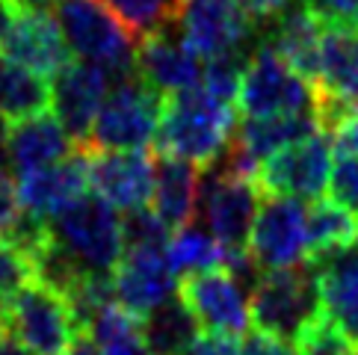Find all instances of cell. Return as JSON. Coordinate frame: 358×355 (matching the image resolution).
Masks as SVG:
<instances>
[{"label": "cell", "instance_id": "6da1fadb", "mask_svg": "<svg viewBox=\"0 0 358 355\" xmlns=\"http://www.w3.org/2000/svg\"><path fill=\"white\" fill-rule=\"evenodd\" d=\"M237 107L222 104L204 89H187L163 98L157 151L196 163L199 169L216 166L237 131Z\"/></svg>", "mask_w": 358, "mask_h": 355}, {"label": "cell", "instance_id": "7a4b0ae2", "mask_svg": "<svg viewBox=\"0 0 358 355\" xmlns=\"http://www.w3.org/2000/svg\"><path fill=\"white\" fill-rule=\"evenodd\" d=\"M57 24L71 57L101 66L113 80L136 74V36L101 0H62L57 3Z\"/></svg>", "mask_w": 358, "mask_h": 355}, {"label": "cell", "instance_id": "3957f363", "mask_svg": "<svg viewBox=\"0 0 358 355\" xmlns=\"http://www.w3.org/2000/svg\"><path fill=\"white\" fill-rule=\"evenodd\" d=\"M50 237L80 273L113 275L124 255V231L116 208L101 196H83L50 219Z\"/></svg>", "mask_w": 358, "mask_h": 355}, {"label": "cell", "instance_id": "277c9868", "mask_svg": "<svg viewBox=\"0 0 358 355\" xmlns=\"http://www.w3.org/2000/svg\"><path fill=\"white\" fill-rule=\"evenodd\" d=\"M323 311L320 282L311 263L261 273L249 296V317L258 332L296 344L302 328Z\"/></svg>", "mask_w": 358, "mask_h": 355}, {"label": "cell", "instance_id": "5b68a950", "mask_svg": "<svg viewBox=\"0 0 358 355\" xmlns=\"http://www.w3.org/2000/svg\"><path fill=\"white\" fill-rule=\"evenodd\" d=\"M163 95L143 78H122L110 89L92 124L86 148L92 151H143L157 139Z\"/></svg>", "mask_w": 358, "mask_h": 355}, {"label": "cell", "instance_id": "8992f818", "mask_svg": "<svg viewBox=\"0 0 358 355\" xmlns=\"http://www.w3.org/2000/svg\"><path fill=\"white\" fill-rule=\"evenodd\" d=\"M320 89L296 74L270 42H258L240 89L243 116H317Z\"/></svg>", "mask_w": 358, "mask_h": 355}, {"label": "cell", "instance_id": "52a82bcc", "mask_svg": "<svg viewBox=\"0 0 358 355\" xmlns=\"http://www.w3.org/2000/svg\"><path fill=\"white\" fill-rule=\"evenodd\" d=\"M6 328L36 355H62L83 335L69 296L39 278L9 299Z\"/></svg>", "mask_w": 358, "mask_h": 355}, {"label": "cell", "instance_id": "ba28073f", "mask_svg": "<svg viewBox=\"0 0 358 355\" xmlns=\"http://www.w3.org/2000/svg\"><path fill=\"white\" fill-rule=\"evenodd\" d=\"M261 187L255 178L216 163L208 175H201L199 187V213L208 231L220 240L225 252H246L252 225L261 208Z\"/></svg>", "mask_w": 358, "mask_h": 355}, {"label": "cell", "instance_id": "9c48e42d", "mask_svg": "<svg viewBox=\"0 0 358 355\" xmlns=\"http://www.w3.org/2000/svg\"><path fill=\"white\" fill-rule=\"evenodd\" d=\"M249 255L261 273L290 270L308 258V208L290 196H264L252 225Z\"/></svg>", "mask_w": 358, "mask_h": 355}, {"label": "cell", "instance_id": "30bf717a", "mask_svg": "<svg viewBox=\"0 0 358 355\" xmlns=\"http://www.w3.org/2000/svg\"><path fill=\"white\" fill-rule=\"evenodd\" d=\"M175 27L201 59H220L246 54L258 24L243 0H184Z\"/></svg>", "mask_w": 358, "mask_h": 355}, {"label": "cell", "instance_id": "8fae6325", "mask_svg": "<svg viewBox=\"0 0 358 355\" xmlns=\"http://www.w3.org/2000/svg\"><path fill=\"white\" fill-rule=\"evenodd\" d=\"M331 175V139L326 131L299 139L287 148L275 151L261 163L258 181L264 196H290L299 201H320L329 189Z\"/></svg>", "mask_w": 358, "mask_h": 355}, {"label": "cell", "instance_id": "7c38bea8", "mask_svg": "<svg viewBox=\"0 0 358 355\" xmlns=\"http://www.w3.org/2000/svg\"><path fill=\"white\" fill-rule=\"evenodd\" d=\"M317 119L326 133L358 110V30L326 24L320 45Z\"/></svg>", "mask_w": 358, "mask_h": 355}, {"label": "cell", "instance_id": "4fadbf2b", "mask_svg": "<svg viewBox=\"0 0 358 355\" xmlns=\"http://www.w3.org/2000/svg\"><path fill=\"white\" fill-rule=\"evenodd\" d=\"M110 83L113 78L104 68L83 59H71L59 74H54L50 113L59 119V124L69 131V136L78 145L89 143L92 124L110 95Z\"/></svg>", "mask_w": 358, "mask_h": 355}, {"label": "cell", "instance_id": "5bb4252c", "mask_svg": "<svg viewBox=\"0 0 358 355\" xmlns=\"http://www.w3.org/2000/svg\"><path fill=\"white\" fill-rule=\"evenodd\" d=\"M89 187L116 210H139L155 196V157L148 151H92Z\"/></svg>", "mask_w": 358, "mask_h": 355}, {"label": "cell", "instance_id": "9a60e30c", "mask_svg": "<svg viewBox=\"0 0 358 355\" xmlns=\"http://www.w3.org/2000/svg\"><path fill=\"white\" fill-rule=\"evenodd\" d=\"M0 54L33 68L42 78H54L71 62V50L57 18L48 9L30 6H15L12 24L0 42Z\"/></svg>", "mask_w": 358, "mask_h": 355}, {"label": "cell", "instance_id": "2e32d148", "mask_svg": "<svg viewBox=\"0 0 358 355\" xmlns=\"http://www.w3.org/2000/svg\"><path fill=\"white\" fill-rule=\"evenodd\" d=\"M178 284L181 282L166 261V249H124L119 266L113 270L116 302L136 320L175 296Z\"/></svg>", "mask_w": 358, "mask_h": 355}, {"label": "cell", "instance_id": "e0dca14e", "mask_svg": "<svg viewBox=\"0 0 358 355\" xmlns=\"http://www.w3.org/2000/svg\"><path fill=\"white\" fill-rule=\"evenodd\" d=\"M201 74V57L184 42L175 24L145 36L136 48V78H143L163 98L199 89Z\"/></svg>", "mask_w": 358, "mask_h": 355}, {"label": "cell", "instance_id": "ac0fdd59", "mask_svg": "<svg viewBox=\"0 0 358 355\" xmlns=\"http://www.w3.org/2000/svg\"><path fill=\"white\" fill-rule=\"evenodd\" d=\"M0 148L15 178L42 172L54 163L66 160L78 143L69 136V131L59 124L54 113H39V116L21 119L3 124V136H0Z\"/></svg>", "mask_w": 358, "mask_h": 355}, {"label": "cell", "instance_id": "d6986e66", "mask_svg": "<svg viewBox=\"0 0 358 355\" xmlns=\"http://www.w3.org/2000/svg\"><path fill=\"white\" fill-rule=\"evenodd\" d=\"M178 294L193 308L199 323H204L208 328H216V332L240 335L252 323L246 287L225 266L222 270H208V273L181 278Z\"/></svg>", "mask_w": 358, "mask_h": 355}, {"label": "cell", "instance_id": "ffe728a7", "mask_svg": "<svg viewBox=\"0 0 358 355\" xmlns=\"http://www.w3.org/2000/svg\"><path fill=\"white\" fill-rule=\"evenodd\" d=\"M21 210L42 219H54L78 198L86 196L89 187V148L78 145L66 160L54 163L42 172L24 175L15 181Z\"/></svg>", "mask_w": 358, "mask_h": 355}, {"label": "cell", "instance_id": "44dd1931", "mask_svg": "<svg viewBox=\"0 0 358 355\" xmlns=\"http://www.w3.org/2000/svg\"><path fill=\"white\" fill-rule=\"evenodd\" d=\"M199 187H201V169L196 163H187L169 154H160L155 160V196H151V205H155V213L172 234L196 219Z\"/></svg>", "mask_w": 358, "mask_h": 355}, {"label": "cell", "instance_id": "7402d4cb", "mask_svg": "<svg viewBox=\"0 0 358 355\" xmlns=\"http://www.w3.org/2000/svg\"><path fill=\"white\" fill-rule=\"evenodd\" d=\"M323 30H326V24L320 21L305 3H296L270 27L266 42L275 48V54L285 59L293 71L302 74L305 80H311L317 86Z\"/></svg>", "mask_w": 358, "mask_h": 355}, {"label": "cell", "instance_id": "603a6c76", "mask_svg": "<svg viewBox=\"0 0 358 355\" xmlns=\"http://www.w3.org/2000/svg\"><path fill=\"white\" fill-rule=\"evenodd\" d=\"M305 263H311L317 270L323 311L335 317L358 340V255L352 249H347Z\"/></svg>", "mask_w": 358, "mask_h": 355}, {"label": "cell", "instance_id": "cb8c5ba5", "mask_svg": "<svg viewBox=\"0 0 358 355\" xmlns=\"http://www.w3.org/2000/svg\"><path fill=\"white\" fill-rule=\"evenodd\" d=\"M139 335L155 355H184L201 335V323L181 294H175L139 320Z\"/></svg>", "mask_w": 358, "mask_h": 355}, {"label": "cell", "instance_id": "d4e9b609", "mask_svg": "<svg viewBox=\"0 0 358 355\" xmlns=\"http://www.w3.org/2000/svg\"><path fill=\"white\" fill-rule=\"evenodd\" d=\"M50 110V83L33 68L0 54V124H12Z\"/></svg>", "mask_w": 358, "mask_h": 355}, {"label": "cell", "instance_id": "484cf974", "mask_svg": "<svg viewBox=\"0 0 358 355\" xmlns=\"http://www.w3.org/2000/svg\"><path fill=\"white\" fill-rule=\"evenodd\" d=\"M166 261H169L172 273L178 275V282L196 273L208 270H222L225 266V249L210 231H204L199 225H184L169 237L166 243Z\"/></svg>", "mask_w": 358, "mask_h": 355}, {"label": "cell", "instance_id": "4316f807", "mask_svg": "<svg viewBox=\"0 0 358 355\" xmlns=\"http://www.w3.org/2000/svg\"><path fill=\"white\" fill-rule=\"evenodd\" d=\"M355 228H358V219L352 210H347L331 198L314 201L308 210V258L305 261H317V258L335 255V252L352 249Z\"/></svg>", "mask_w": 358, "mask_h": 355}, {"label": "cell", "instance_id": "83f0119b", "mask_svg": "<svg viewBox=\"0 0 358 355\" xmlns=\"http://www.w3.org/2000/svg\"><path fill=\"white\" fill-rule=\"evenodd\" d=\"M101 3H107L122 18L124 27L136 36V42H143L145 36L178 21L184 0H101Z\"/></svg>", "mask_w": 358, "mask_h": 355}, {"label": "cell", "instance_id": "f1b7e54d", "mask_svg": "<svg viewBox=\"0 0 358 355\" xmlns=\"http://www.w3.org/2000/svg\"><path fill=\"white\" fill-rule=\"evenodd\" d=\"M293 347L299 355H358V340L326 311H320L302 328Z\"/></svg>", "mask_w": 358, "mask_h": 355}, {"label": "cell", "instance_id": "f546056e", "mask_svg": "<svg viewBox=\"0 0 358 355\" xmlns=\"http://www.w3.org/2000/svg\"><path fill=\"white\" fill-rule=\"evenodd\" d=\"M122 231H124V249H166L172 237L169 228L148 208L127 210L122 217Z\"/></svg>", "mask_w": 358, "mask_h": 355}, {"label": "cell", "instance_id": "4dcf8cb0", "mask_svg": "<svg viewBox=\"0 0 358 355\" xmlns=\"http://www.w3.org/2000/svg\"><path fill=\"white\" fill-rule=\"evenodd\" d=\"M329 193H331V201L358 213V154H335L331 151Z\"/></svg>", "mask_w": 358, "mask_h": 355}, {"label": "cell", "instance_id": "1f68e13d", "mask_svg": "<svg viewBox=\"0 0 358 355\" xmlns=\"http://www.w3.org/2000/svg\"><path fill=\"white\" fill-rule=\"evenodd\" d=\"M36 278L33 261L18 252L15 246H9L6 240H0V299H12L24 284H30Z\"/></svg>", "mask_w": 358, "mask_h": 355}, {"label": "cell", "instance_id": "d6a6232c", "mask_svg": "<svg viewBox=\"0 0 358 355\" xmlns=\"http://www.w3.org/2000/svg\"><path fill=\"white\" fill-rule=\"evenodd\" d=\"M323 24L358 30V0H302Z\"/></svg>", "mask_w": 358, "mask_h": 355}, {"label": "cell", "instance_id": "836d02e7", "mask_svg": "<svg viewBox=\"0 0 358 355\" xmlns=\"http://www.w3.org/2000/svg\"><path fill=\"white\" fill-rule=\"evenodd\" d=\"M184 355H240V340L231 332L208 328V332H201L193 344L187 347Z\"/></svg>", "mask_w": 358, "mask_h": 355}, {"label": "cell", "instance_id": "e575fe53", "mask_svg": "<svg viewBox=\"0 0 358 355\" xmlns=\"http://www.w3.org/2000/svg\"><path fill=\"white\" fill-rule=\"evenodd\" d=\"M240 355H299L296 347L266 332H249L240 344Z\"/></svg>", "mask_w": 358, "mask_h": 355}, {"label": "cell", "instance_id": "d590c367", "mask_svg": "<svg viewBox=\"0 0 358 355\" xmlns=\"http://www.w3.org/2000/svg\"><path fill=\"white\" fill-rule=\"evenodd\" d=\"M21 213V201H18V187L9 178V172H0V237H3L6 228L15 222V217Z\"/></svg>", "mask_w": 358, "mask_h": 355}, {"label": "cell", "instance_id": "8d00e7d4", "mask_svg": "<svg viewBox=\"0 0 358 355\" xmlns=\"http://www.w3.org/2000/svg\"><path fill=\"white\" fill-rule=\"evenodd\" d=\"M243 6L249 9V15L255 18V24H258V27L270 30L273 24L293 6V0H243Z\"/></svg>", "mask_w": 358, "mask_h": 355}, {"label": "cell", "instance_id": "74e56055", "mask_svg": "<svg viewBox=\"0 0 358 355\" xmlns=\"http://www.w3.org/2000/svg\"><path fill=\"white\" fill-rule=\"evenodd\" d=\"M98 349H101V355H155L143 340V335H139V328L136 332L122 335V338L107 340V344H101Z\"/></svg>", "mask_w": 358, "mask_h": 355}, {"label": "cell", "instance_id": "f35d334b", "mask_svg": "<svg viewBox=\"0 0 358 355\" xmlns=\"http://www.w3.org/2000/svg\"><path fill=\"white\" fill-rule=\"evenodd\" d=\"M0 355H36V352L24 347L9 328H0Z\"/></svg>", "mask_w": 358, "mask_h": 355}, {"label": "cell", "instance_id": "ab89813d", "mask_svg": "<svg viewBox=\"0 0 358 355\" xmlns=\"http://www.w3.org/2000/svg\"><path fill=\"white\" fill-rule=\"evenodd\" d=\"M62 355H101V349H98V344L89 335H80Z\"/></svg>", "mask_w": 358, "mask_h": 355}, {"label": "cell", "instance_id": "60d3db41", "mask_svg": "<svg viewBox=\"0 0 358 355\" xmlns=\"http://www.w3.org/2000/svg\"><path fill=\"white\" fill-rule=\"evenodd\" d=\"M15 0H0V42H3V36L12 24V15H15Z\"/></svg>", "mask_w": 358, "mask_h": 355}, {"label": "cell", "instance_id": "b9f144b4", "mask_svg": "<svg viewBox=\"0 0 358 355\" xmlns=\"http://www.w3.org/2000/svg\"><path fill=\"white\" fill-rule=\"evenodd\" d=\"M18 6H30V9H48L54 3H62V0H15Z\"/></svg>", "mask_w": 358, "mask_h": 355}, {"label": "cell", "instance_id": "7bdbcfd3", "mask_svg": "<svg viewBox=\"0 0 358 355\" xmlns=\"http://www.w3.org/2000/svg\"><path fill=\"white\" fill-rule=\"evenodd\" d=\"M6 314H9V302L0 299V328H6Z\"/></svg>", "mask_w": 358, "mask_h": 355}, {"label": "cell", "instance_id": "ee69618b", "mask_svg": "<svg viewBox=\"0 0 358 355\" xmlns=\"http://www.w3.org/2000/svg\"><path fill=\"white\" fill-rule=\"evenodd\" d=\"M352 252L358 255V228H355V240H352Z\"/></svg>", "mask_w": 358, "mask_h": 355}]
</instances>
